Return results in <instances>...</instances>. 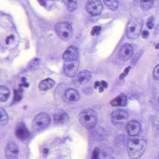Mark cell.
<instances>
[{
  "label": "cell",
  "mask_w": 159,
  "mask_h": 159,
  "mask_svg": "<svg viewBox=\"0 0 159 159\" xmlns=\"http://www.w3.org/2000/svg\"><path fill=\"white\" fill-rule=\"evenodd\" d=\"M146 142L141 138L132 137L128 141L127 151L129 157L132 159L140 158L146 149Z\"/></svg>",
  "instance_id": "6da1fadb"
},
{
  "label": "cell",
  "mask_w": 159,
  "mask_h": 159,
  "mask_svg": "<svg viewBox=\"0 0 159 159\" xmlns=\"http://www.w3.org/2000/svg\"><path fill=\"white\" fill-rule=\"evenodd\" d=\"M78 119L81 125L88 129L94 128L98 121L97 114L92 109L82 110L80 113Z\"/></svg>",
  "instance_id": "7a4b0ae2"
},
{
  "label": "cell",
  "mask_w": 159,
  "mask_h": 159,
  "mask_svg": "<svg viewBox=\"0 0 159 159\" xmlns=\"http://www.w3.org/2000/svg\"><path fill=\"white\" fill-rule=\"evenodd\" d=\"M143 21L140 18H131L126 27L127 37L131 39L138 38L142 33Z\"/></svg>",
  "instance_id": "3957f363"
},
{
  "label": "cell",
  "mask_w": 159,
  "mask_h": 159,
  "mask_svg": "<svg viewBox=\"0 0 159 159\" xmlns=\"http://www.w3.org/2000/svg\"><path fill=\"white\" fill-rule=\"evenodd\" d=\"M55 30L58 36L63 41H69L73 34L72 27L68 22H58L55 25Z\"/></svg>",
  "instance_id": "277c9868"
},
{
  "label": "cell",
  "mask_w": 159,
  "mask_h": 159,
  "mask_svg": "<svg viewBox=\"0 0 159 159\" xmlns=\"http://www.w3.org/2000/svg\"><path fill=\"white\" fill-rule=\"evenodd\" d=\"M50 116L44 112L40 113L34 118L33 121V128L36 131H40L45 129L50 124Z\"/></svg>",
  "instance_id": "5b68a950"
},
{
  "label": "cell",
  "mask_w": 159,
  "mask_h": 159,
  "mask_svg": "<svg viewBox=\"0 0 159 159\" xmlns=\"http://www.w3.org/2000/svg\"><path fill=\"white\" fill-rule=\"evenodd\" d=\"M129 119V115L125 110L117 109L112 112L111 121L113 125L119 126L125 124Z\"/></svg>",
  "instance_id": "8992f818"
},
{
  "label": "cell",
  "mask_w": 159,
  "mask_h": 159,
  "mask_svg": "<svg viewBox=\"0 0 159 159\" xmlns=\"http://www.w3.org/2000/svg\"><path fill=\"white\" fill-rule=\"evenodd\" d=\"M85 7L88 13L92 16L100 15L103 10V5L101 0H89Z\"/></svg>",
  "instance_id": "52a82bcc"
},
{
  "label": "cell",
  "mask_w": 159,
  "mask_h": 159,
  "mask_svg": "<svg viewBox=\"0 0 159 159\" xmlns=\"http://www.w3.org/2000/svg\"><path fill=\"white\" fill-rule=\"evenodd\" d=\"M79 67V62L77 60H65L63 65L64 73L69 77H74L76 75Z\"/></svg>",
  "instance_id": "ba28073f"
},
{
  "label": "cell",
  "mask_w": 159,
  "mask_h": 159,
  "mask_svg": "<svg viewBox=\"0 0 159 159\" xmlns=\"http://www.w3.org/2000/svg\"><path fill=\"white\" fill-rule=\"evenodd\" d=\"M126 129L129 135L131 137H135L141 133L142 127L137 120H132L127 123Z\"/></svg>",
  "instance_id": "9c48e42d"
},
{
  "label": "cell",
  "mask_w": 159,
  "mask_h": 159,
  "mask_svg": "<svg viewBox=\"0 0 159 159\" xmlns=\"http://www.w3.org/2000/svg\"><path fill=\"white\" fill-rule=\"evenodd\" d=\"M19 148L17 145L13 141L7 143L5 148V155L7 159H17Z\"/></svg>",
  "instance_id": "30bf717a"
},
{
  "label": "cell",
  "mask_w": 159,
  "mask_h": 159,
  "mask_svg": "<svg viewBox=\"0 0 159 159\" xmlns=\"http://www.w3.org/2000/svg\"><path fill=\"white\" fill-rule=\"evenodd\" d=\"M91 78V74L89 71L83 70L75 75L73 82L76 85H84L88 83Z\"/></svg>",
  "instance_id": "8fae6325"
},
{
  "label": "cell",
  "mask_w": 159,
  "mask_h": 159,
  "mask_svg": "<svg viewBox=\"0 0 159 159\" xmlns=\"http://www.w3.org/2000/svg\"><path fill=\"white\" fill-rule=\"evenodd\" d=\"M133 54V48L131 45L126 44L120 49L118 56L120 59L126 61L129 60Z\"/></svg>",
  "instance_id": "7c38bea8"
},
{
  "label": "cell",
  "mask_w": 159,
  "mask_h": 159,
  "mask_svg": "<svg viewBox=\"0 0 159 159\" xmlns=\"http://www.w3.org/2000/svg\"><path fill=\"white\" fill-rule=\"evenodd\" d=\"M53 117L55 122L59 125L66 124L70 120L68 114L61 109L56 110L53 115Z\"/></svg>",
  "instance_id": "4fadbf2b"
},
{
  "label": "cell",
  "mask_w": 159,
  "mask_h": 159,
  "mask_svg": "<svg viewBox=\"0 0 159 159\" xmlns=\"http://www.w3.org/2000/svg\"><path fill=\"white\" fill-rule=\"evenodd\" d=\"M78 57V49L74 46L69 47L63 54V58L65 60H77Z\"/></svg>",
  "instance_id": "5bb4252c"
},
{
  "label": "cell",
  "mask_w": 159,
  "mask_h": 159,
  "mask_svg": "<svg viewBox=\"0 0 159 159\" xmlns=\"http://www.w3.org/2000/svg\"><path fill=\"white\" fill-rule=\"evenodd\" d=\"M16 135L20 140H24L29 138L30 133L24 124L20 123L16 128Z\"/></svg>",
  "instance_id": "9a60e30c"
},
{
  "label": "cell",
  "mask_w": 159,
  "mask_h": 159,
  "mask_svg": "<svg viewBox=\"0 0 159 159\" xmlns=\"http://www.w3.org/2000/svg\"><path fill=\"white\" fill-rule=\"evenodd\" d=\"M127 97L125 94H120L117 96L110 102L112 106H125L127 104Z\"/></svg>",
  "instance_id": "2e32d148"
},
{
  "label": "cell",
  "mask_w": 159,
  "mask_h": 159,
  "mask_svg": "<svg viewBox=\"0 0 159 159\" xmlns=\"http://www.w3.org/2000/svg\"><path fill=\"white\" fill-rule=\"evenodd\" d=\"M65 96L67 99L71 102H77L80 99L78 92L74 89H68L65 93Z\"/></svg>",
  "instance_id": "e0dca14e"
},
{
  "label": "cell",
  "mask_w": 159,
  "mask_h": 159,
  "mask_svg": "<svg viewBox=\"0 0 159 159\" xmlns=\"http://www.w3.org/2000/svg\"><path fill=\"white\" fill-rule=\"evenodd\" d=\"M155 0H134V3L143 10H148L154 5Z\"/></svg>",
  "instance_id": "ac0fdd59"
},
{
  "label": "cell",
  "mask_w": 159,
  "mask_h": 159,
  "mask_svg": "<svg viewBox=\"0 0 159 159\" xmlns=\"http://www.w3.org/2000/svg\"><path fill=\"white\" fill-rule=\"evenodd\" d=\"M55 81L50 78L44 80L40 82L39 88L41 90L47 91L50 89L55 85Z\"/></svg>",
  "instance_id": "d6986e66"
},
{
  "label": "cell",
  "mask_w": 159,
  "mask_h": 159,
  "mask_svg": "<svg viewBox=\"0 0 159 159\" xmlns=\"http://www.w3.org/2000/svg\"><path fill=\"white\" fill-rule=\"evenodd\" d=\"M9 89L2 85H0V101L5 102L8 100L10 96Z\"/></svg>",
  "instance_id": "ffe728a7"
},
{
  "label": "cell",
  "mask_w": 159,
  "mask_h": 159,
  "mask_svg": "<svg viewBox=\"0 0 159 159\" xmlns=\"http://www.w3.org/2000/svg\"><path fill=\"white\" fill-rule=\"evenodd\" d=\"M105 4L112 11H116L119 7L118 0H103Z\"/></svg>",
  "instance_id": "44dd1931"
},
{
  "label": "cell",
  "mask_w": 159,
  "mask_h": 159,
  "mask_svg": "<svg viewBox=\"0 0 159 159\" xmlns=\"http://www.w3.org/2000/svg\"><path fill=\"white\" fill-rule=\"evenodd\" d=\"M66 7L70 12H74L77 7V0H63Z\"/></svg>",
  "instance_id": "7402d4cb"
},
{
  "label": "cell",
  "mask_w": 159,
  "mask_h": 159,
  "mask_svg": "<svg viewBox=\"0 0 159 159\" xmlns=\"http://www.w3.org/2000/svg\"><path fill=\"white\" fill-rule=\"evenodd\" d=\"M8 115L5 110L0 107V126L6 125L8 121Z\"/></svg>",
  "instance_id": "603a6c76"
},
{
  "label": "cell",
  "mask_w": 159,
  "mask_h": 159,
  "mask_svg": "<svg viewBox=\"0 0 159 159\" xmlns=\"http://www.w3.org/2000/svg\"><path fill=\"white\" fill-rule=\"evenodd\" d=\"M155 23V18L153 16H151L148 18L147 21L146 25L148 29L151 30L154 27Z\"/></svg>",
  "instance_id": "cb8c5ba5"
},
{
  "label": "cell",
  "mask_w": 159,
  "mask_h": 159,
  "mask_svg": "<svg viewBox=\"0 0 159 159\" xmlns=\"http://www.w3.org/2000/svg\"><path fill=\"white\" fill-rule=\"evenodd\" d=\"M102 28L100 26H95L93 28L91 32V34L92 35H97L100 34Z\"/></svg>",
  "instance_id": "d4e9b609"
},
{
  "label": "cell",
  "mask_w": 159,
  "mask_h": 159,
  "mask_svg": "<svg viewBox=\"0 0 159 159\" xmlns=\"http://www.w3.org/2000/svg\"><path fill=\"white\" fill-rule=\"evenodd\" d=\"M99 154H100V150L98 148H96L93 152L91 159H100Z\"/></svg>",
  "instance_id": "484cf974"
},
{
  "label": "cell",
  "mask_w": 159,
  "mask_h": 159,
  "mask_svg": "<svg viewBox=\"0 0 159 159\" xmlns=\"http://www.w3.org/2000/svg\"><path fill=\"white\" fill-rule=\"evenodd\" d=\"M153 76L156 80H159V64L157 65L153 71Z\"/></svg>",
  "instance_id": "4316f807"
},
{
  "label": "cell",
  "mask_w": 159,
  "mask_h": 159,
  "mask_svg": "<svg viewBox=\"0 0 159 159\" xmlns=\"http://www.w3.org/2000/svg\"><path fill=\"white\" fill-rule=\"evenodd\" d=\"M39 62H40V61L38 59H34L31 62L30 64V67L31 69H34L39 65Z\"/></svg>",
  "instance_id": "83f0119b"
},
{
  "label": "cell",
  "mask_w": 159,
  "mask_h": 159,
  "mask_svg": "<svg viewBox=\"0 0 159 159\" xmlns=\"http://www.w3.org/2000/svg\"><path fill=\"white\" fill-rule=\"evenodd\" d=\"M130 69V67H128V68H126V69H125V70H124V73L120 75V79H122V78H124L125 76H126V75H127L128 74V73H129Z\"/></svg>",
  "instance_id": "f1b7e54d"
},
{
  "label": "cell",
  "mask_w": 159,
  "mask_h": 159,
  "mask_svg": "<svg viewBox=\"0 0 159 159\" xmlns=\"http://www.w3.org/2000/svg\"><path fill=\"white\" fill-rule=\"evenodd\" d=\"M141 34H142V37L143 38H144V39H147L148 37L149 33L147 31H144L142 32Z\"/></svg>",
  "instance_id": "f546056e"
},
{
  "label": "cell",
  "mask_w": 159,
  "mask_h": 159,
  "mask_svg": "<svg viewBox=\"0 0 159 159\" xmlns=\"http://www.w3.org/2000/svg\"><path fill=\"white\" fill-rule=\"evenodd\" d=\"M101 84H102V86L103 88H107V82L106 81H104V80H102L101 82Z\"/></svg>",
  "instance_id": "4dcf8cb0"
},
{
  "label": "cell",
  "mask_w": 159,
  "mask_h": 159,
  "mask_svg": "<svg viewBox=\"0 0 159 159\" xmlns=\"http://www.w3.org/2000/svg\"><path fill=\"white\" fill-rule=\"evenodd\" d=\"M100 82H99V81H96V82H95V83H94V87H95V88H97V87H98V86H100Z\"/></svg>",
  "instance_id": "1f68e13d"
},
{
  "label": "cell",
  "mask_w": 159,
  "mask_h": 159,
  "mask_svg": "<svg viewBox=\"0 0 159 159\" xmlns=\"http://www.w3.org/2000/svg\"><path fill=\"white\" fill-rule=\"evenodd\" d=\"M48 150L47 149H46V148H45V149H44L43 150V152L44 154H47L48 153Z\"/></svg>",
  "instance_id": "d6a6232c"
},
{
  "label": "cell",
  "mask_w": 159,
  "mask_h": 159,
  "mask_svg": "<svg viewBox=\"0 0 159 159\" xmlns=\"http://www.w3.org/2000/svg\"><path fill=\"white\" fill-rule=\"evenodd\" d=\"M99 90H100V91L101 92H102L103 91V87H100V89H99Z\"/></svg>",
  "instance_id": "836d02e7"
},
{
  "label": "cell",
  "mask_w": 159,
  "mask_h": 159,
  "mask_svg": "<svg viewBox=\"0 0 159 159\" xmlns=\"http://www.w3.org/2000/svg\"></svg>",
  "instance_id": "e575fe53"
}]
</instances>
